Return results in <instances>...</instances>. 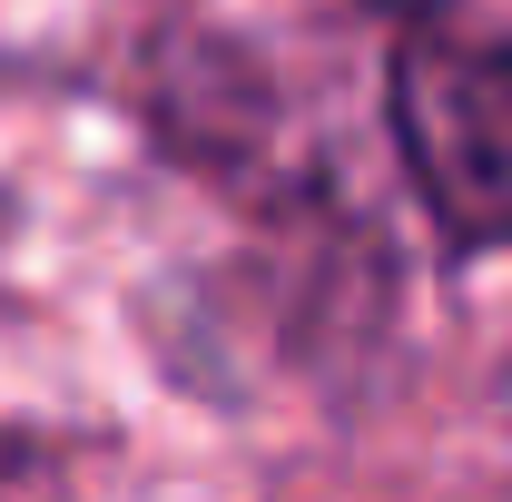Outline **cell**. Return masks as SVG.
<instances>
[{"label":"cell","mask_w":512,"mask_h":502,"mask_svg":"<svg viewBox=\"0 0 512 502\" xmlns=\"http://www.w3.org/2000/svg\"><path fill=\"white\" fill-rule=\"evenodd\" d=\"M394 128L453 247H512V40H414L394 60Z\"/></svg>","instance_id":"1"},{"label":"cell","mask_w":512,"mask_h":502,"mask_svg":"<svg viewBox=\"0 0 512 502\" xmlns=\"http://www.w3.org/2000/svg\"><path fill=\"white\" fill-rule=\"evenodd\" d=\"M384 10H444V0H384Z\"/></svg>","instance_id":"2"}]
</instances>
